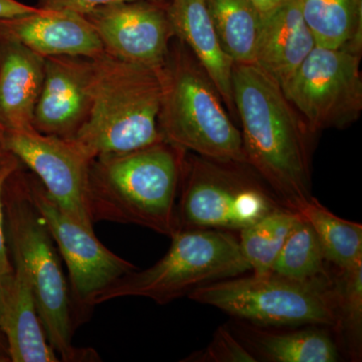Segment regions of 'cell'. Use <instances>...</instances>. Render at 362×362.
<instances>
[{
    "mask_svg": "<svg viewBox=\"0 0 362 362\" xmlns=\"http://www.w3.org/2000/svg\"><path fill=\"white\" fill-rule=\"evenodd\" d=\"M4 147L39 178L54 202L74 220L93 230L86 206L88 171L92 159L73 140L37 130L0 129Z\"/></svg>",
    "mask_w": 362,
    "mask_h": 362,
    "instance_id": "8fae6325",
    "label": "cell"
},
{
    "mask_svg": "<svg viewBox=\"0 0 362 362\" xmlns=\"http://www.w3.org/2000/svg\"><path fill=\"white\" fill-rule=\"evenodd\" d=\"M159 75L158 129L163 141L214 160L246 162L240 131L220 93L177 37L171 42Z\"/></svg>",
    "mask_w": 362,
    "mask_h": 362,
    "instance_id": "277c9868",
    "label": "cell"
},
{
    "mask_svg": "<svg viewBox=\"0 0 362 362\" xmlns=\"http://www.w3.org/2000/svg\"><path fill=\"white\" fill-rule=\"evenodd\" d=\"M298 218L296 211L283 206L240 230V251L252 274L261 275L272 271Z\"/></svg>",
    "mask_w": 362,
    "mask_h": 362,
    "instance_id": "603a6c76",
    "label": "cell"
},
{
    "mask_svg": "<svg viewBox=\"0 0 362 362\" xmlns=\"http://www.w3.org/2000/svg\"><path fill=\"white\" fill-rule=\"evenodd\" d=\"M123 1L134 0H39L37 7L45 11H70L84 16L97 7Z\"/></svg>",
    "mask_w": 362,
    "mask_h": 362,
    "instance_id": "83f0119b",
    "label": "cell"
},
{
    "mask_svg": "<svg viewBox=\"0 0 362 362\" xmlns=\"http://www.w3.org/2000/svg\"><path fill=\"white\" fill-rule=\"evenodd\" d=\"M295 211L315 232L326 261L340 271L362 265V226L331 213L313 197Z\"/></svg>",
    "mask_w": 362,
    "mask_h": 362,
    "instance_id": "7402d4cb",
    "label": "cell"
},
{
    "mask_svg": "<svg viewBox=\"0 0 362 362\" xmlns=\"http://www.w3.org/2000/svg\"><path fill=\"white\" fill-rule=\"evenodd\" d=\"M316 45L362 49V0H297Z\"/></svg>",
    "mask_w": 362,
    "mask_h": 362,
    "instance_id": "ffe728a7",
    "label": "cell"
},
{
    "mask_svg": "<svg viewBox=\"0 0 362 362\" xmlns=\"http://www.w3.org/2000/svg\"><path fill=\"white\" fill-rule=\"evenodd\" d=\"M233 93L247 163L295 211L312 197V133L282 88L258 66L235 64Z\"/></svg>",
    "mask_w": 362,
    "mask_h": 362,
    "instance_id": "6da1fadb",
    "label": "cell"
},
{
    "mask_svg": "<svg viewBox=\"0 0 362 362\" xmlns=\"http://www.w3.org/2000/svg\"><path fill=\"white\" fill-rule=\"evenodd\" d=\"M92 76V59L45 58L44 82L33 112V129L73 140L89 115Z\"/></svg>",
    "mask_w": 362,
    "mask_h": 362,
    "instance_id": "4fadbf2b",
    "label": "cell"
},
{
    "mask_svg": "<svg viewBox=\"0 0 362 362\" xmlns=\"http://www.w3.org/2000/svg\"><path fill=\"white\" fill-rule=\"evenodd\" d=\"M245 339L257 356L272 362H337L339 350L325 330L271 331L259 326L243 328Z\"/></svg>",
    "mask_w": 362,
    "mask_h": 362,
    "instance_id": "d6986e66",
    "label": "cell"
},
{
    "mask_svg": "<svg viewBox=\"0 0 362 362\" xmlns=\"http://www.w3.org/2000/svg\"><path fill=\"white\" fill-rule=\"evenodd\" d=\"M334 281L337 307L333 328L350 358L358 361L362 352V265L340 271Z\"/></svg>",
    "mask_w": 362,
    "mask_h": 362,
    "instance_id": "d4e9b609",
    "label": "cell"
},
{
    "mask_svg": "<svg viewBox=\"0 0 362 362\" xmlns=\"http://www.w3.org/2000/svg\"><path fill=\"white\" fill-rule=\"evenodd\" d=\"M92 65L89 115L73 141L90 159L163 141L158 129L159 70L106 52L92 59Z\"/></svg>",
    "mask_w": 362,
    "mask_h": 362,
    "instance_id": "3957f363",
    "label": "cell"
},
{
    "mask_svg": "<svg viewBox=\"0 0 362 362\" xmlns=\"http://www.w3.org/2000/svg\"><path fill=\"white\" fill-rule=\"evenodd\" d=\"M168 14L175 37L206 71L230 115L237 116L233 93L235 64L221 47L206 0H168Z\"/></svg>",
    "mask_w": 362,
    "mask_h": 362,
    "instance_id": "ac0fdd59",
    "label": "cell"
},
{
    "mask_svg": "<svg viewBox=\"0 0 362 362\" xmlns=\"http://www.w3.org/2000/svg\"><path fill=\"white\" fill-rule=\"evenodd\" d=\"M13 277L0 288V328L13 362H58L40 322L32 285L25 267L13 258Z\"/></svg>",
    "mask_w": 362,
    "mask_h": 362,
    "instance_id": "9a60e30c",
    "label": "cell"
},
{
    "mask_svg": "<svg viewBox=\"0 0 362 362\" xmlns=\"http://www.w3.org/2000/svg\"><path fill=\"white\" fill-rule=\"evenodd\" d=\"M39 7L28 6L18 0H0V18H13L39 11Z\"/></svg>",
    "mask_w": 362,
    "mask_h": 362,
    "instance_id": "f1b7e54d",
    "label": "cell"
},
{
    "mask_svg": "<svg viewBox=\"0 0 362 362\" xmlns=\"http://www.w3.org/2000/svg\"><path fill=\"white\" fill-rule=\"evenodd\" d=\"M0 30L40 56L95 59L105 52L93 26L81 14L45 11L0 18Z\"/></svg>",
    "mask_w": 362,
    "mask_h": 362,
    "instance_id": "5bb4252c",
    "label": "cell"
},
{
    "mask_svg": "<svg viewBox=\"0 0 362 362\" xmlns=\"http://www.w3.org/2000/svg\"><path fill=\"white\" fill-rule=\"evenodd\" d=\"M13 258L30 279L40 322L61 361H94L97 354L71 344L73 300L57 247L44 221L30 201L21 165L9 176L4 192Z\"/></svg>",
    "mask_w": 362,
    "mask_h": 362,
    "instance_id": "5b68a950",
    "label": "cell"
},
{
    "mask_svg": "<svg viewBox=\"0 0 362 362\" xmlns=\"http://www.w3.org/2000/svg\"><path fill=\"white\" fill-rule=\"evenodd\" d=\"M21 162L16 157L13 160L0 170V288L8 284L11 279L13 277L14 268L13 264H11L8 257V251H7L6 228H4V187L9 176L13 175V171L18 168Z\"/></svg>",
    "mask_w": 362,
    "mask_h": 362,
    "instance_id": "4316f807",
    "label": "cell"
},
{
    "mask_svg": "<svg viewBox=\"0 0 362 362\" xmlns=\"http://www.w3.org/2000/svg\"><path fill=\"white\" fill-rule=\"evenodd\" d=\"M2 361V359H1V358H0V361Z\"/></svg>",
    "mask_w": 362,
    "mask_h": 362,
    "instance_id": "1f68e13d",
    "label": "cell"
},
{
    "mask_svg": "<svg viewBox=\"0 0 362 362\" xmlns=\"http://www.w3.org/2000/svg\"><path fill=\"white\" fill-rule=\"evenodd\" d=\"M251 1L262 16L282 4L286 0H251Z\"/></svg>",
    "mask_w": 362,
    "mask_h": 362,
    "instance_id": "f546056e",
    "label": "cell"
},
{
    "mask_svg": "<svg viewBox=\"0 0 362 362\" xmlns=\"http://www.w3.org/2000/svg\"><path fill=\"white\" fill-rule=\"evenodd\" d=\"M325 262L315 232L299 216L288 233L271 272L296 280L329 277Z\"/></svg>",
    "mask_w": 362,
    "mask_h": 362,
    "instance_id": "cb8c5ba5",
    "label": "cell"
},
{
    "mask_svg": "<svg viewBox=\"0 0 362 362\" xmlns=\"http://www.w3.org/2000/svg\"><path fill=\"white\" fill-rule=\"evenodd\" d=\"M14 157L16 156H13V154L4 147L1 140H0V170H1L9 161L13 160Z\"/></svg>",
    "mask_w": 362,
    "mask_h": 362,
    "instance_id": "4dcf8cb0",
    "label": "cell"
},
{
    "mask_svg": "<svg viewBox=\"0 0 362 362\" xmlns=\"http://www.w3.org/2000/svg\"><path fill=\"white\" fill-rule=\"evenodd\" d=\"M188 297L259 327L337 323L334 279L296 280L274 272L233 277L195 288Z\"/></svg>",
    "mask_w": 362,
    "mask_h": 362,
    "instance_id": "52a82bcc",
    "label": "cell"
},
{
    "mask_svg": "<svg viewBox=\"0 0 362 362\" xmlns=\"http://www.w3.org/2000/svg\"><path fill=\"white\" fill-rule=\"evenodd\" d=\"M187 151L165 141L90 162L86 206L93 223H130L173 237Z\"/></svg>",
    "mask_w": 362,
    "mask_h": 362,
    "instance_id": "7a4b0ae2",
    "label": "cell"
},
{
    "mask_svg": "<svg viewBox=\"0 0 362 362\" xmlns=\"http://www.w3.org/2000/svg\"><path fill=\"white\" fill-rule=\"evenodd\" d=\"M105 52L130 63L160 70L175 30L168 0H134L97 7L84 14Z\"/></svg>",
    "mask_w": 362,
    "mask_h": 362,
    "instance_id": "7c38bea8",
    "label": "cell"
},
{
    "mask_svg": "<svg viewBox=\"0 0 362 362\" xmlns=\"http://www.w3.org/2000/svg\"><path fill=\"white\" fill-rule=\"evenodd\" d=\"M315 45L297 0H286L262 16L255 65L283 88Z\"/></svg>",
    "mask_w": 362,
    "mask_h": 362,
    "instance_id": "2e32d148",
    "label": "cell"
},
{
    "mask_svg": "<svg viewBox=\"0 0 362 362\" xmlns=\"http://www.w3.org/2000/svg\"><path fill=\"white\" fill-rule=\"evenodd\" d=\"M183 361L252 362L258 361V359L242 343L238 341L228 328L221 326L206 349L194 352Z\"/></svg>",
    "mask_w": 362,
    "mask_h": 362,
    "instance_id": "484cf974",
    "label": "cell"
},
{
    "mask_svg": "<svg viewBox=\"0 0 362 362\" xmlns=\"http://www.w3.org/2000/svg\"><path fill=\"white\" fill-rule=\"evenodd\" d=\"M45 58L0 30V129H30Z\"/></svg>",
    "mask_w": 362,
    "mask_h": 362,
    "instance_id": "e0dca14e",
    "label": "cell"
},
{
    "mask_svg": "<svg viewBox=\"0 0 362 362\" xmlns=\"http://www.w3.org/2000/svg\"><path fill=\"white\" fill-rule=\"evenodd\" d=\"M23 177L30 201L68 267L71 298L81 308L92 307L98 293L136 270V267L105 247L94 230L62 209L33 173L23 171Z\"/></svg>",
    "mask_w": 362,
    "mask_h": 362,
    "instance_id": "30bf717a",
    "label": "cell"
},
{
    "mask_svg": "<svg viewBox=\"0 0 362 362\" xmlns=\"http://www.w3.org/2000/svg\"><path fill=\"white\" fill-rule=\"evenodd\" d=\"M168 252L153 266L132 271L93 298L95 305L122 297H144L168 304L195 288L251 271L239 239L228 230L181 228Z\"/></svg>",
    "mask_w": 362,
    "mask_h": 362,
    "instance_id": "8992f818",
    "label": "cell"
},
{
    "mask_svg": "<svg viewBox=\"0 0 362 362\" xmlns=\"http://www.w3.org/2000/svg\"><path fill=\"white\" fill-rule=\"evenodd\" d=\"M361 49L315 45L282 88L312 134L345 129L362 112Z\"/></svg>",
    "mask_w": 362,
    "mask_h": 362,
    "instance_id": "9c48e42d",
    "label": "cell"
},
{
    "mask_svg": "<svg viewBox=\"0 0 362 362\" xmlns=\"http://www.w3.org/2000/svg\"><path fill=\"white\" fill-rule=\"evenodd\" d=\"M283 206L246 162L218 161L185 153L176 204L178 230L240 232Z\"/></svg>",
    "mask_w": 362,
    "mask_h": 362,
    "instance_id": "ba28073f",
    "label": "cell"
},
{
    "mask_svg": "<svg viewBox=\"0 0 362 362\" xmlns=\"http://www.w3.org/2000/svg\"><path fill=\"white\" fill-rule=\"evenodd\" d=\"M206 2L226 54L235 65H255L262 16L251 0Z\"/></svg>",
    "mask_w": 362,
    "mask_h": 362,
    "instance_id": "44dd1931",
    "label": "cell"
}]
</instances>
